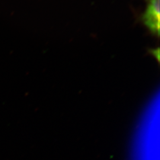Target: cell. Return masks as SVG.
<instances>
[{
  "instance_id": "cell-2",
  "label": "cell",
  "mask_w": 160,
  "mask_h": 160,
  "mask_svg": "<svg viewBox=\"0 0 160 160\" xmlns=\"http://www.w3.org/2000/svg\"><path fill=\"white\" fill-rule=\"evenodd\" d=\"M147 6L141 17V22L155 37L160 36V0H145Z\"/></svg>"
},
{
  "instance_id": "cell-1",
  "label": "cell",
  "mask_w": 160,
  "mask_h": 160,
  "mask_svg": "<svg viewBox=\"0 0 160 160\" xmlns=\"http://www.w3.org/2000/svg\"><path fill=\"white\" fill-rule=\"evenodd\" d=\"M160 96L151 98L139 116L132 137L128 160H160Z\"/></svg>"
}]
</instances>
